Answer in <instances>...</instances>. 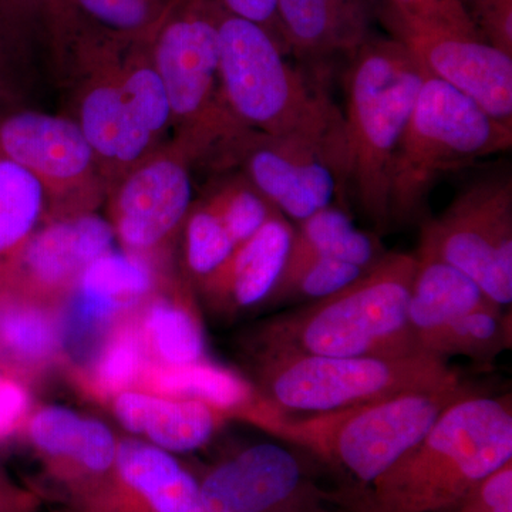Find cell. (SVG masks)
<instances>
[{"instance_id":"6da1fadb","label":"cell","mask_w":512,"mask_h":512,"mask_svg":"<svg viewBox=\"0 0 512 512\" xmlns=\"http://www.w3.org/2000/svg\"><path fill=\"white\" fill-rule=\"evenodd\" d=\"M60 79L72 84L73 119L93 148L109 192L163 146L171 127L151 37L119 35L83 16Z\"/></svg>"},{"instance_id":"7a4b0ae2","label":"cell","mask_w":512,"mask_h":512,"mask_svg":"<svg viewBox=\"0 0 512 512\" xmlns=\"http://www.w3.org/2000/svg\"><path fill=\"white\" fill-rule=\"evenodd\" d=\"M256 23L220 12V76L225 104L247 130L296 138L318 148L345 188V120L322 80L286 59Z\"/></svg>"},{"instance_id":"3957f363","label":"cell","mask_w":512,"mask_h":512,"mask_svg":"<svg viewBox=\"0 0 512 512\" xmlns=\"http://www.w3.org/2000/svg\"><path fill=\"white\" fill-rule=\"evenodd\" d=\"M416 256L390 252L342 291L258 329L256 356H404L421 352L409 322Z\"/></svg>"},{"instance_id":"277c9868","label":"cell","mask_w":512,"mask_h":512,"mask_svg":"<svg viewBox=\"0 0 512 512\" xmlns=\"http://www.w3.org/2000/svg\"><path fill=\"white\" fill-rule=\"evenodd\" d=\"M512 461L511 397L470 393L448 406L375 483L380 512H437Z\"/></svg>"},{"instance_id":"5b68a950","label":"cell","mask_w":512,"mask_h":512,"mask_svg":"<svg viewBox=\"0 0 512 512\" xmlns=\"http://www.w3.org/2000/svg\"><path fill=\"white\" fill-rule=\"evenodd\" d=\"M470 393L466 386L409 393L303 416L279 412L256 396L238 419L311 451L362 483L375 484L419 443L448 406Z\"/></svg>"},{"instance_id":"8992f818","label":"cell","mask_w":512,"mask_h":512,"mask_svg":"<svg viewBox=\"0 0 512 512\" xmlns=\"http://www.w3.org/2000/svg\"><path fill=\"white\" fill-rule=\"evenodd\" d=\"M426 70L397 40H367L345 73V188L379 227L390 222V180Z\"/></svg>"},{"instance_id":"52a82bcc","label":"cell","mask_w":512,"mask_h":512,"mask_svg":"<svg viewBox=\"0 0 512 512\" xmlns=\"http://www.w3.org/2000/svg\"><path fill=\"white\" fill-rule=\"evenodd\" d=\"M262 402L279 412H333L409 393L441 392L464 386L443 357L419 352L404 356H256Z\"/></svg>"},{"instance_id":"ba28073f","label":"cell","mask_w":512,"mask_h":512,"mask_svg":"<svg viewBox=\"0 0 512 512\" xmlns=\"http://www.w3.org/2000/svg\"><path fill=\"white\" fill-rule=\"evenodd\" d=\"M220 12L214 0H177L151 37V59L164 86L174 140L194 163L211 160L245 130L221 89Z\"/></svg>"},{"instance_id":"9c48e42d","label":"cell","mask_w":512,"mask_h":512,"mask_svg":"<svg viewBox=\"0 0 512 512\" xmlns=\"http://www.w3.org/2000/svg\"><path fill=\"white\" fill-rule=\"evenodd\" d=\"M511 146L512 126L427 73L394 156L390 222L413 220L443 175Z\"/></svg>"},{"instance_id":"30bf717a","label":"cell","mask_w":512,"mask_h":512,"mask_svg":"<svg viewBox=\"0 0 512 512\" xmlns=\"http://www.w3.org/2000/svg\"><path fill=\"white\" fill-rule=\"evenodd\" d=\"M419 249L470 276L485 295L512 302V183L495 177L470 185L421 229Z\"/></svg>"},{"instance_id":"8fae6325","label":"cell","mask_w":512,"mask_h":512,"mask_svg":"<svg viewBox=\"0 0 512 512\" xmlns=\"http://www.w3.org/2000/svg\"><path fill=\"white\" fill-rule=\"evenodd\" d=\"M0 153L22 165L42 185L43 224L96 212L107 185L93 148L73 117L23 109L0 120Z\"/></svg>"},{"instance_id":"7c38bea8","label":"cell","mask_w":512,"mask_h":512,"mask_svg":"<svg viewBox=\"0 0 512 512\" xmlns=\"http://www.w3.org/2000/svg\"><path fill=\"white\" fill-rule=\"evenodd\" d=\"M192 157L177 140L128 170L107 192L109 221L124 251L147 256L183 228L192 205Z\"/></svg>"},{"instance_id":"4fadbf2b","label":"cell","mask_w":512,"mask_h":512,"mask_svg":"<svg viewBox=\"0 0 512 512\" xmlns=\"http://www.w3.org/2000/svg\"><path fill=\"white\" fill-rule=\"evenodd\" d=\"M214 164L241 170L276 210L298 222L333 205L345 190L338 171L312 144L247 128L222 147Z\"/></svg>"},{"instance_id":"5bb4252c","label":"cell","mask_w":512,"mask_h":512,"mask_svg":"<svg viewBox=\"0 0 512 512\" xmlns=\"http://www.w3.org/2000/svg\"><path fill=\"white\" fill-rule=\"evenodd\" d=\"M156 292L157 276L147 256L114 249L101 255L59 302L63 353L83 363Z\"/></svg>"},{"instance_id":"9a60e30c","label":"cell","mask_w":512,"mask_h":512,"mask_svg":"<svg viewBox=\"0 0 512 512\" xmlns=\"http://www.w3.org/2000/svg\"><path fill=\"white\" fill-rule=\"evenodd\" d=\"M384 23L420 66L512 126V56L484 42L421 25L387 6Z\"/></svg>"},{"instance_id":"2e32d148","label":"cell","mask_w":512,"mask_h":512,"mask_svg":"<svg viewBox=\"0 0 512 512\" xmlns=\"http://www.w3.org/2000/svg\"><path fill=\"white\" fill-rule=\"evenodd\" d=\"M67 512H205L200 481L168 451L119 441L106 476L66 497Z\"/></svg>"},{"instance_id":"e0dca14e","label":"cell","mask_w":512,"mask_h":512,"mask_svg":"<svg viewBox=\"0 0 512 512\" xmlns=\"http://www.w3.org/2000/svg\"><path fill=\"white\" fill-rule=\"evenodd\" d=\"M110 221L97 212L45 222L22 249L8 275L20 286L46 301H62L84 269L113 251Z\"/></svg>"},{"instance_id":"ac0fdd59","label":"cell","mask_w":512,"mask_h":512,"mask_svg":"<svg viewBox=\"0 0 512 512\" xmlns=\"http://www.w3.org/2000/svg\"><path fill=\"white\" fill-rule=\"evenodd\" d=\"M23 430L66 497L106 476L119 450L106 424L62 406L32 410Z\"/></svg>"},{"instance_id":"d6986e66","label":"cell","mask_w":512,"mask_h":512,"mask_svg":"<svg viewBox=\"0 0 512 512\" xmlns=\"http://www.w3.org/2000/svg\"><path fill=\"white\" fill-rule=\"evenodd\" d=\"M302 466L291 450L255 444L211 470L200 483L205 512H272L301 487Z\"/></svg>"},{"instance_id":"ffe728a7","label":"cell","mask_w":512,"mask_h":512,"mask_svg":"<svg viewBox=\"0 0 512 512\" xmlns=\"http://www.w3.org/2000/svg\"><path fill=\"white\" fill-rule=\"evenodd\" d=\"M62 353L59 305L0 275V373L26 383Z\"/></svg>"},{"instance_id":"44dd1931","label":"cell","mask_w":512,"mask_h":512,"mask_svg":"<svg viewBox=\"0 0 512 512\" xmlns=\"http://www.w3.org/2000/svg\"><path fill=\"white\" fill-rule=\"evenodd\" d=\"M292 235L284 215L271 218L200 284L205 298L214 308L229 313L264 306L284 271Z\"/></svg>"},{"instance_id":"7402d4cb","label":"cell","mask_w":512,"mask_h":512,"mask_svg":"<svg viewBox=\"0 0 512 512\" xmlns=\"http://www.w3.org/2000/svg\"><path fill=\"white\" fill-rule=\"evenodd\" d=\"M276 15L289 53L320 72L370 39L365 0H276Z\"/></svg>"},{"instance_id":"603a6c76","label":"cell","mask_w":512,"mask_h":512,"mask_svg":"<svg viewBox=\"0 0 512 512\" xmlns=\"http://www.w3.org/2000/svg\"><path fill=\"white\" fill-rule=\"evenodd\" d=\"M110 403L124 429L171 454L205 446L229 419L227 413L200 400L143 389L117 394Z\"/></svg>"},{"instance_id":"cb8c5ba5","label":"cell","mask_w":512,"mask_h":512,"mask_svg":"<svg viewBox=\"0 0 512 512\" xmlns=\"http://www.w3.org/2000/svg\"><path fill=\"white\" fill-rule=\"evenodd\" d=\"M414 256L416 271L410 291L409 322L421 350L426 340L444 326L494 301L470 276L439 256L424 249H417Z\"/></svg>"},{"instance_id":"d4e9b609","label":"cell","mask_w":512,"mask_h":512,"mask_svg":"<svg viewBox=\"0 0 512 512\" xmlns=\"http://www.w3.org/2000/svg\"><path fill=\"white\" fill-rule=\"evenodd\" d=\"M136 319L151 362L183 366L207 360L201 320L183 293H154Z\"/></svg>"},{"instance_id":"484cf974","label":"cell","mask_w":512,"mask_h":512,"mask_svg":"<svg viewBox=\"0 0 512 512\" xmlns=\"http://www.w3.org/2000/svg\"><path fill=\"white\" fill-rule=\"evenodd\" d=\"M140 389L161 396L200 400L227 413L229 419H237L256 397V390L247 380L208 359L183 366L151 362Z\"/></svg>"},{"instance_id":"4316f807","label":"cell","mask_w":512,"mask_h":512,"mask_svg":"<svg viewBox=\"0 0 512 512\" xmlns=\"http://www.w3.org/2000/svg\"><path fill=\"white\" fill-rule=\"evenodd\" d=\"M386 252L376 235L360 231L348 212L330 205L293 228L285 266L312 258H333L363 269L375 266Z\"/></svg>"},{"instance_id":"83f0119b","label":"cell","mask_w":512,"mask_h":512,"mask_svg":"<svg viewBox=\"0 0 512 512\" xmlns=\"http://www.w3.org/2000/svg\"><path fill=\"white\" fill-rule=\"evenodd\" d=\"M136 315L111 330L77 369L80 386L96 400L110 402L117 394L140 389L151 359Z\"/></svg>"},{"instance_id":"f1b7e54d","label":"cell","mask_w":512,"mask_h":512,"mask_svg":"<svg viewBox=\"0 0 512 512\" xmlns=\"http://www.w3.org/2000/svg\"><path fill=\"white\" fill-rule=\"evenodd\" d=\"M45 192L26 168L0 153V272L8 271L45 218Z\"/></svg>"},{"instance_id":"f546056e","label":"cell","mask_w":512,"mask_h":512,"mask_svg":"<svg viewBox=\"0 0 512 512\" xmlns=\"http://www.w3.org/2000/svg\"><path fill=\"white\" fill-rule=\"evenodd\" d=\"M503 309L497 303H488L434 333L421 350L446 360L464 356L488 365L511 345L510 319Z\"/></svg>"},{"instance_id":"4dcf8cb0","label":"cell","mask_w":512,"mask_h":512,"mask_svg":"<svg viewBox=\"0 0 512 512\" xmlns=\"http://www.w3.org/2000/svg\"><path fill=\"white\" fill-rule=\"evenodd\" d=\"M366 271L369 269L340 259H306L299 264L285 266L266 303L318 301L342 291Z\"/></svg>"},{"instance_id":"1f68e13d","label":"cell","mask_w":512,"mask_h":512,"mask_svg":"<svg viewBox=\"0 0 512 512\" xmlns=\"http://www.w3.org/2000/svg\"><path fill=\"white\" fill-rule=\"evenodd\" d=\"M204 202L220 217L235 245L247 241L281 214L241 173L218 184Z\"/></svg>"},{"instance_id":"d6a6232c","label":"cell","mask_w":512,"mask_h":512,"mask_svg":"<svg viewBox=\"0 0 512 512\" xmlns=\"http://www.w3.org/2000/svg\"><path fill=\"white\" fill-rule=\"evenodd\" d=\"M183 232L185 266L198 285L214 275L237 247L220 217L204 200L191 205Z\"/></svg>"},{"instance_id":"836d02e7","label":"cell","mask_w":512,"mask_h":512,"mask_svg":"<svg viewBox=\"0 0 512 512\" xmlns=\"http://www.w3.org/2000/svg\"><path fill=\"white\" fill-rule=\"evenodd\" d=\"M177 0H76L80 13L101 28L151 37Z\"/></svg>"},{"instance_id":"e575fe53","label":"cell","mask_w":512,"mask_h":512,"mask_svg":"<svg viewBox=\"0 0 512 512\" xmlns=\"http://www.w3.org/2000/svg\"><path fill=\"white\" fill-rule=\"evenodd\" d=\"M42 20L43 45L56 76L62 77L70 47L83 22L76 0H35Z\"/></svg>"},{"instance_id":"d590c367","label":"cell","mask_w":512,"mask_h":512,"mask_svg":"<svg viewBox=\"0 0 512 512\" xmlns=\"http://www.w3.org/2000/svg\"><path fill=\"white\" fill-rule=\"evenodd\" d=\"M32 53L23 49L0 26V120L28 109Z\"/></svg>"},{"instance_id":"8d00e7d4","label":"cell","mask_w":512,"mask_h":512,"mask_svg":"<svg viewBox=\"0 0 512 512\" xmlns=\"http://www.w3.org/2000/svg\"><path fill=\"white\" fill-rule=\"evenodd\" d=\"M389 8L430 28L483 39L463 0H389Z\"/></svg>"},{"instance_id":"74e56055","label":"cell","mask_w":512,"mask_h":512,"mask_svg":"<svg viewBox=\"0 0 512 512\" xmlns=\"http://www.w3.org/2000/svg\"><path fill=\"white\" fill-rule=\"evenodd\" d=\"M463 3L480 35L484 33L490 45L512 56V0H463Z\"/></svg>"},{"instance_id":"f35d334b","label":"cell","mask_w":512,"mask_h":512,"mask_svg":"<svg viewBox=\"0 0 512 512\" xmlns=\"http://www.w3.org/2000/svg\"><path fill=\"white\" fill-rule=\"evenodd\" d=\"M460 512H512V463L508 461L471 488Z\"/></svg>"},{"instance_id":"ab89813d","label":"cell","mask_w":512,"mask_h":512,"mask_svg":"<svg viewBox=\"0 0 512 512\" xmlns=\"http://www.w3.org/2000/svg\"><path fill=\"white\" fill-rule=\"evenodd\" d=\"M0 26L32 55L36 47L45 49L42 20L35 0H0Z\"/></svg>"},{"instance_id":"60d3db41","label":"cell","mask_w":512,"mask_h":512,"mask_svg":"<svg viewBox=\"0 0 512 512\" xmlns=\"http://www.w3.org/2000/svg\"><path fill=\"white\" fill-rule=\"evenodd\" d=\"M32 413V400L26 383L0 373V441L23 430Z\"/></svg>"},{"instance_id":"b9f144b4","label":"cell","mask_w":512,"mask_h":512,"mask_svg":"<svg viewBox=\"0 0 512 512\" xmlns=\"http://www.w3.org/2000/svg\"><path fill=\"white\" fill-rule=\"evenodd\" d=\"M214 2L228 13L251 20L264 28L289 55L288 46L279 26L278 15H276V0H214Z\"/></svg>"},{"instance_id":"7bdbcfd3","label":"cell","mask_w":512,"mask_h":512,"mask_svg":"<svg viewBox=\"0 0 512 512\" xmlns=\"http://www.w3.org/2000/svg\"><path fill=\"white\" fill-rule=\"evenodd\" d=\"M40 495L30 488L13 483L5 473H0V512H37Z\"/></svg>"},{"instance_id":"ee69618b","label":"cell","mask_w":512,"mask_h":512,"mask_svg":"<svg viewBox=\"0 0 512 512\" xmlns=\"http://www.w3.org/2000/svg\"><path fill=\"white\" fill-rule=\"evenodd\" d=\"M0 473H3V471H2V470H0Z\"/></svg>"}]
</instances>
